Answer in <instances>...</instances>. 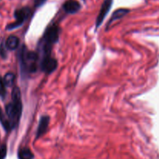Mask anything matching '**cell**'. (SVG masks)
<instances>
[{
  "label": "cell",
  "mask_w": 159,
  "mask_h": 159,
  "mask_svg": "<svg viewBox=\"0 0 159 159\" xmlns=\"http://www.w3.org/2000/svg\"><path fill=\"white\" fill-rule=\"evenodd\" d=\"M34 154L30 148L22 147L18 151L19 159H34Z\"/></svg>",
  "instance_id": "cell-11"
},
{
  "label": "cell",
  "mask_w": 159,
  "mask_h": 159,
  "mask_svg": "<svg viewBox=\"0 0 159 159\" xmlns=\"http://www.w3.org/2000/svg\"><path fill=\"white\" fill-rule=\"evenodd\" d=\"M82 1H85V0H82Z\"/></svg>",
  "instance_id": "cell-18"
},
{
  "label": "cell",
  "mask_w": 159,
  "mask_h": 159,
  "mask_svg": "<svg viewBox=\"0 0 159 159\" xmlns=\"http://www.w3.org/2000/svg\"><path fill=\"white\" fill-rule=\"evenodd\" d=\"M48 0H34V6L36 8H39L40 6H42L43 5H44V3Z\"/></svg>",
  "instance_id": "cell-17"
},
{
  "label": "cell",
  "mask_w": 159,
  "mask_h": 159,
  "mask_svg": "<svg viewBox=\"0 0 159 159\" xmlns=\"http://www.w3.org/2000/svg\"><path fill=\"white\" fill-rule=\"evenodd\" d=\"M82 8L80 3L77 0H68L62 6V9L66 13L74 14L79 12Z\"/></svg>",
  "instance_id": "cell-8"
},
{
  "label": "cell",
  "mask_w": 159,
  "mask_h": 159,
  "mask_svg": "<svg viewBox=\"0 0 159 159\" xmlns=\"http://www.w3.org/2000/svg\"><path fill=\"white\" fill-rule=\"evenodd\" d=\"M6 87L4 85L2 81V77L0 76V98H2V99H4L6 95Z\"/></svg>",
  "instance_id": "cell-14"
},
{
  "label": "cell",
  "mask_w": 159,
  "mask_h": 159,
  "mask_svg": "<svg viewBox=\"0 0 159 159\" xmlns=\"http://www.w3.org/2000/svg\"><path fill=\"white\" fill-rule=\"evenodd\" d=\"M11 98V101L5 107V112L11 130H12L18 127L23 113L21 92L16 86L12 89Z\"/></svg>",
  "instance_id": "cell-1"
},
{
  "label": "cell",
  "mask_w": 159,
  "mask_h": 159,
  "mask_svg": "<svg viewBox=\"0 0 159 159\" xmlns=\"http://www.w3.org/2000/svg\"><path fill=\"white\" fill-rule=\"evenodd\" d=\"M20 45V38L15 35H10L6 38L5 46L8 51H14Z\"/></svg>",
  "instance_id": "cell-10"
},
{
  "label": "cell",
  "mask_w": 159,
  "mask_h": 159,
  "mask_svg": "<svg viewBox=\"0 0 159 159\" xmlns=\"http://www.w3.org/2000/svg\"><path fill=\"white\" fill-rule=\"evenodd\" d=\"M0 123H1V125L2 126V127L4 128V129L6 132H9V131L11 130L10 126H9V123L7 119V117H6V115H5L4 113H3L1 107H0Z\"/></svg>",
  "instance_id": "cell-13"
},
{
  "label": "cell",
  "mask_w": 159,
  "mask_h": 159,
  "mask_svg": "<svg viewBox=\"0 0 159 159\" xmlns=\"http://www.w3.org/2000/svg\"><path fill=\"white\" fill-rule=\"evenodd\" d=\"M7 154V146L2 144L0 146V159H5Z\"/></svg>",
  "instance_id": "cell-16"
},
{
  "label": "cell",
  "mask_w": 159,
  "mask_h": 159,
  "mask_svg": "<svg viewBox=\"0 0 159 159\" xmlns=\"http://www.w3.org/2000/svg\"><path fill=\"white\" fill-rule=\"evenodd\" d=\"M113 0H104L99 9V14L97 16L96 21V29H98L102 25V22L104 21L105 18L108 13L110 12L112 6H113Z\"/></svg>",
  "instance_id": "cell-6"
},
{
  "label": "cell",
  "mask_w": 159,
  "mask_h": 159,
  "mask_svg": "<svg viewBox=\"0 0 159 159\" xmlns=\"http://www.w3.org/2000/svg\"><path fill=\"white\" fill-rule=\"evenodd\" d=\"M15 78V74L13 73H12V72H9V73H6L5 76L2 77L3 84L6 86V87H10L12 86H13Z\"/></svg>",
  "instance_id": "cell-12"
},
{
  "label": "cell",
  "mask_w": 159,
  "mask_h": 159,
  "mask_svg": "<svg viewBox=\"0 0 159 159\" xmlns=\"http://www.w3.org/2000/svg\"><path fill=\"white\" fill-rule=\"evenodd\" d=\"M57 61L55 58L52 56H48L40 59V68L41 71H43L47 74H51L53 72L55 71L57 68Z\"/></svg>",
  "instance_id": "cell-5"
},
{
  "label": "cell",
  "mask_w": 159,
  "mask_h": 159,
  "mask_svg": "<svg viewBox=\"0 0 159 159\" xmlns=\"http://www.w3.org/2000/svg\"><path fill=\"white\" fill-rule=\"evenodd\" d=\"M51 117L49 115H42L39 120L38 126L37 128V132H36V140H38L40 137H43L48 130Z\"/></svg>",
  "instance_id": "cell-7"
},
{
  "label": "cell",
  "mask_w": 159,
  "mask_h": 159,
  "mask_svg": "<svg viewBox=\"0 0 159 159\" xmlns=\"http://www.w3.org/2000/svg\"><path fill=\"white\" fill-rule=\"evenodd\" d=\"M18 60L20 72L23 77H27L36 73L40 66V57L38 53L30 51L25 45H23L18 51Z\"/></svg>",
  "instance_id": "cell-2"
},
{
  "label": "cell",
  "mask_w": 159,
  "mask_h": 159,
  "mask_svg": "<svg viewBox=\"0 0 159 159\" xmlns=\"http://www.w3.org/2000/svg\"><path fill=\"white\" fill-rule=\"evenodd\" d=\"M130 12V9H126V8H120V9H116L114 12L112 13L111 17L109 20L108 23H107V29L110 27V25L113 23V22L116 21V20H120V19L123 18L124 17H125L127 14H128Z\"/></svg>",
  "instance_id": "cell-9"
},
{
  "label": "cell",
  "mask_w": 159,
  "mask_h": 159,
  "mask_svg": "<svg viewBox=\"0 0 159 159\" xmlns=\"http://www.w3.org/2000/svg\"><path fill=\"white\" fill-rule=\"evenodd\" d=\"M32 14V10L29 6H23V7L16 9L14 12V17L15 21L11 23L6 26V30L7 31H12L16 28L20 27L30 17Z\"/></svg>",
  "instance_id": "cell-4"
},
{
  "label": "cell",
  "mask_w": 159,
  "mask_h": 159,
  "mask_svg": "<svg viewBox=\"0 0 159 159\" xmlns=\"http://www.w3.org/2000/svg\"><path fill=\"white\" fill-rule=\"evenodd\" d=\"M7 51L6 46H5V42L4 43H1L0 45V56L3 59H7Z\"/></svg>",
  "instance_id": "cell-15"
},
{
  "label": "cell",
  "mask_w": 159,
  "mask_h": 159,
  "mask_svg": "<svg viewBox=\"0 0 159 159\" xmlns=\"http://www.w3.org/2000/svg\"><path fill=\"white\" fill-rule=\"evenodd\" d=\"M61 29L56 23L50 25L43 33L37 45V53L40 59L51 56L53 46L58 41Z\"/></svg>",
  "instance_id": "cell-3"
}]
</instances>
